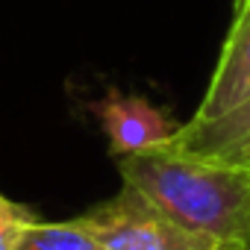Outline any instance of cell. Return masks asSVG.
Masks as SVG:
<instances>
[{"label": "cell", "instance_id": "obj_7", "mask_svg": "<svg viewBox=\"0 0 250 250\" xmlns=\"http://www.w3.org/2000/svg\"><path fill=\"white\" fill-rule=\"evenodd\" d=\"M39 218L30 206H21L15 200H9L6 194H0V250H15L24 227Z\"/></svg>", "mask_w": 250, "mask_h": 250}, {"label": "cell", "instance_id": "obj_8", "mask_svg": "<svg viewBox=\"0 0 250 250\" xmlns=\"http://www.w3.org/2000/svg\"><path fill=\"white\" fill-rule=\"evenodd\" d=\"M235 3H241V0H235ZM235 3H232V6H235Z\"/></svg>", "mask_w": 250, "mask_h": 250}, {"label": "cell", "instance_id": "obj_1", "mask_svg": "<svg viewBox=\"0 0 250 250\" xmlns=\"http://www.w3.org/2000/svg\"><path fill=\"white\" fill-rule=\"evenodd\" d=\"M115 159L124 186H133L171 221L250 250V168L168 147Z\"/></svg>", "mask_w": 250, "mask_h": 250}, {"label": "cell", "instance_id": "obj_4", "mask_svg": "<svg viewBox=\"0 0 250 250\" xmlns=\"http://www.w3.org/2000/svg\"><path fill=\"white\" fill-rule=\"evenodd\" d=\"M250 100V0L232 6V24L191 121H215Z\"/></svg>", "mask_w": 250, "mask_h": 250}, {"label": "cell", "instance_id": "obj_6", "mask_svg": "<svg viewBox=\"0 0 250 250\" xmlns=\"http://www.w3.org/2000/svg\"><path fill=\"white\" fill-rule=\"evenodd\" d=\"M15 250H103L83 227L77 218L71 221H42V218H33Z\"/></svg>", "mask_w": 250, "mask_h": 250}, {"label": "cell", "instance_id": "obj_5", "mask_svg": "<svg viewBox=\"0 0 250 250\" xmlns=\"http://www.w3.org/2000/svg\"><path fill=\"white\" fill-rule=\"evenodd\" d=\"M165 147L177 153H191L250 168V100L215 121L180 124L174 139Z\"/></svg>", "mask_w": 250, "mask_h": 250}, {"label": "cell", "instance_id": "obj_3", "mask_svg": "<svg viewBox=\"0 0 250 250\" xmlns=\"http://www.w3.org/2000/svg\"><path fill=\"white\" fill-rule=\"evenodd\" d=\"M91 109L109 139L112 156H130V153L165 147L180 127V124L168 121V115L159 112L153 103H147L145 97H136V94L109 91Z\"/></svg>", "mask_w": 250, "mask_h": 250}, {"label": "cell", "instance_id": "obj_2", "mask_svg": "<svg viewBox=\"0 0 250 250\" xmlns=\"http://www.w3.org/2000/svg\"><path fill=\"white\" fill-rule=\"evenodd\" d=\"M77 221L103 250H238L171 221L133 186L85 209Z\"/></svg>", "mask_w": 250, "mask_h": 250}]
</instances>
